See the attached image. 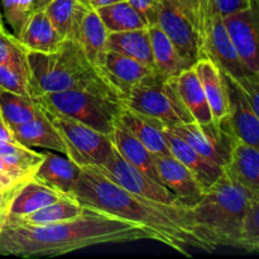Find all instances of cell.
Segmentation results:
<instances>
[{"label":"cell","mask_w":259,"mask_h":259,"mask_svg":"<svg viewBox=\"0 0 259 259\" xmlns=\"http://www.w3.org/2000/svg\"><path fill=\"white\" fill-rule=\"evenodd\" d=\"M83 206L138 223L156 233L162 244L189 257L187 248L212 252L217 249L195 223L191 207L168 205L126 191L91 167L82 174L71 191Z\"/></svg>","instance_id":"cell-1"},{"label":"cell","mask_w":259,"mask_h":259,"mask_svg":"<svg viewBox=\"0 0 259 259\" xmlns=\"http://www.w3.org/2000/svg\"><path fill=\"white\" fill-rule=\"evenodd\" d=\"M144 239L161 243L158 234L138 223L85 206L82 214L66 222L39 227L4 225L0 232V254L52 258L94 245Z\"/></svg>","instance_id":"cell-2"},{"label":"cell","mask_w":259,"mask_h":259,"mask_svg":"<svg viewBox=\"0 0 259 259\" xmlns=\"http://www.w3.org/2000/svg\"><path fill=\"white\" fill-rule=\"evenodd\" d=\"M27 63L32 99L48 93L86 90L121 101L116 91L91 65L77 40L63 39L60 47L50 53L27 52Z\"/></svg>","instance_id":"cell-3"},{"label":"cell","mask_w":259,"mask_h":259,"mask_svg":"<svg viewBox=\"0 0 259 259\" xmlns=\"http://www.w3.org/2000/svg\"><path fill=\"white\" fill-rule=\"evenodd\" d=\"M254 197L227 172L191 207L197 227L215 247L239 248L245 215Z\"/></svg>","instance_id":"cell-4"},{"label":"cell","mask_w":259,"mask_h":259,"mask_svg":"<svg viewBox=\"0 0 259 259\" xmlns=\"http://www.w3.org/2000/svg\"><path fill=\"white\" fill-rule=\"evenodd\" d=\"M45 113L63 115L110 137L123 103L118 99L86 90L48 93L33 99Z\"/></svg>","instance_id":"cell-5"},{"label":"cell","mask_w":259,"mask_h":259,"mask_svg":"<svg viewBox=\"0 0 259 259\" xmlns=\"http://www.w3.org/2000/svg\"><path fill=\"white\" fill-rule=\"evenodd\" d=\"M123 104L166 126L195 121L177 93L174 77L164 78L157 71L139 82Z\"/></svg>","instance_id":"cell-6"},{"label":"cell","mask_w":259,"mask_h":259,"mask_svg":"<svg viewBox=\"0 0 259 259\" xmlns=\"http://www.w3.org/2000/svg\"><path fill=\"white\" fill-rule=\"evenodd\" d=\"M46 115L62 136L67 147V157L73 162L81 167L105 163L114 148L110 137L67 116L47 113Z\"/></svg>","instance_id":"cell-7"},{"label":"cell","mask_w":259,"mask_h":259,"mask_svg":"<svg viewBox=\"0 0 259 259\" xmlns=\"http://www.w3.org/2000/svg\"><path fill=\"white\" fill-rule=\"evenodd\" d=\"M167 128L184 138L205 158L210 159L212 163L223 167L224 169L229 164L233 149L238 142L228 116L220 121H191L186 124H176Z\"/></svg>","instance_id":"cell-8"},{"label":"cell","mask_w":259,"mask_h":259,"mask_svg":"<svg viewBox=\"0 0 259 259\" xmlns=\"http://www.w3.org/2000/svg\"><path fill=\"white\" fill-rule=\"evenodd\" d=\"M98 171L111 182L123 187L126 191L146 199L168 205H182L180 200L161 182L151 179L146 174L129 163L115 148L101 166H89Z\"/></svg>","instance_id":"cell-9"},{"label":"cell","mask_w":259,"mask_h":259,"mask_svg":"<svg viewBox=\"0 0 259 259\" xmlns=\"http://www.w3.org/2000/svg\"><path fill=\"white\" fill-rule=\"evenodd\" d=\"M204 57L214 61L223 73L232 77L237 83H242L253 75L240 58L223 17L215 14L207 24L204 34Z\"/></svg>","instance_id":"cell-10"},{"label":"cell","mask_w":259,"mask_h":259,"mask_svg":"<svg viewBox=\"0 0 259 259\" xmlns=\"http://www.w3.org/2000/svg\"><path fill=\"white\" fill-rule=\"evenodd\" d=\"M157 24L168 35L187 67L194 66L200 58H204L202 40L196 27L166 0H161Z\"/></svg>","instance_id":"cell-11"},{"label":"cell","mask_w":259,"mask_h":259,"mask_svg":"<svg viewBox=\"0 0 259 259\" xmlns=\"http://www.w3.org/2000/svg\"><path fill=\"white\" fill-rule=\"evenodd\" d=\"M240 58L252 73L259 72V0L247 9L223 18Z\"/></svg>","instance_id":"cell-12"},{"label":"cell","mask_w":259,"mask_h":259,"mask_svg":"<svg viewBox=\"0 0 259 259\" xmlns=\"http://www.w3.org/2000/svg\"><path fill=\"white\" fill-rule=\"evenodd\" d=\"M159 181L180 200L182 205L192 207L200 201L204 187L192 171L174 156H154Z\"/></svg>","instance_id":"cell-13"},{"label":"cell","mask_w":259,"mask_h":259,"mask_svg":"<svg viewBox=\"0 0 259 259\" xmlns=\"http://www.w3.org/2000/svg\"><path fill=\"white\" fill-rule=\"evenodd\" d=\"M229 101L230 126L238 141L259 149V118L237 82L223 73Z\"/></svg>","instance_id":"cell-14"},{"label":"cell","mask_w":259,"mask_h":259,"mask_svg":"<svg viewBox=\"0 0 259 259\" xmlns=\"http://www.w3.org/2000/svg\"><path fill=\"white\" fill-rule=\"evenodd\" d=\"M154 71V68L143 65L128 56L108 51L100 75L116 91L123 103L129 93Z\"/></svg>","instance_id":"cell-15"},{"label":"cell","mask_w":259,"mask_h":259,"mask_svg":"<svg viewBox=\"0 0 259 259\" xmlns=\"http://www.w3.org/2000/svg\"><path fill=\"white\" fill-rule=\"evenodd\" d=\"M162 133H163L166 143L168 146L171 156L179 159L181 163H184L187 168L192 171V174L196 176L204 190L209 189L211 185H214L225 169L218 164L212 163L210 159L205 158L202 154H200L194 147L190 143H187L184 138L177 136L172 131H169L167 126L162 125Z\"/></svg>","instance_id":"cell-16"},{"label":"cell","mask_w":259,"mask_h":259,"mask_svg":"<svg viewBox=\"0 0 259 259\" xmlns=\"http://www.w3.org/2000/svg\"><path fill=\"white\" fill-rule=\"evenodd\" d=\"M42 154L43 161L33 180L62 194H71L82 174V167L60 152L45 149Z\"/></svg>","instance_id":"cell-17"},{"label":"cell","mask_w":259,"mask_h":259,"mask_svg":"<svg viewBox=\"0 0 259 259\" xmlns=\"http://www.w3.org/2000/svg\"><path fill=\"white\" fill-rule=\"evenodd\" d=\"M15 38L27 52L40 53L53 52L63 40L60 33L53 27L45 8L34 10L30 14Z\"/></svg>","instance_id":"cell-18"},{"label":"cell","mask_w":259,"mask_h":259,"mask_svg":"<svg viewBox=\"0 0 259 259\" xmlns=\"http://www.w3.org/2000/svg\"><path fill=\"white\" fill-rule=\"evenodd\" d=\"M12 131L17 142L23 146L29 148L51 149L67 156V147L62 136L43 110L34 119L15 126Z\"/></svg>","instance_id":"cell-19"},{"label":"cell","mask_w":259,"mask_h":259,"mask_svg":"<svg viewBox=\"0 0 259 259\" xmlns=\"http://www.w3.org/2000/svg\"><path fill=\"white\" fill-rule=\"evenodd\" d=\"M85 206L73 195L65 194L57 201L47 205L39 210L22 215V217H7L4 225L12 227H39V225L55 224L66 222L81 215Z\"/></svg>","instance_id":"cell-20"},{"label":"cell","mask_w":259,"mask_h":259,"mask_svg":"<svg viewBox=\"0 0 259 259\" xmlns=\"http://www.w3.org/2000/svg\"><path fill=\"white\" fill-rule=\"evenodd\" d=\"M200 81L204 88L205 95L209 101L214 121H220L229 115L227 85L224 76L217 63L209 57L200 58L194 65Z\"/></svg>","instance_id":"cell-21"},{"label":"cell","mask_w":259,"mask_h":259,"mask_svg":"<svg viewBox=\"0 0 259 259\" xmlns=\"http://www.w3.org/2000/svg\"><path fill=\"white\" fill-rule=\"evenodd\" d=\"M119 121L125 125L152 154L154 156H169L171 154L163 133H162L163 124L161 121L142 115V114L132 110L124 104L123 109L119 114Z\"/></svg>","instance_id":"cell-22"},{"label":"cell","mask_w":259,"mask_h":259,"mask_svg":"<svg viewBox=\"0 0 259 259\" xmlns=\"http://www.w3.org/2000/svg\"><path fill=\"white\" fill-rule=\"evenodd\" d=\"M225 172L255 200L259 199V149L238 141Z\"/></svg>","instance_id":"cell-23"},{"label":"cell","mask_w":259,"mask_h":259,"mask_svg":"<svg viewBox=\"0 0 259 259\" xmlns=\"http://www.w3.org/2000/svg\"><path fill=\"white\" fill-rule=\"evenodd\" d=\"M110 139L113 142L114 148L120 153L123 158H125L134 167L141 169L147 176L161 182L156 163H154V154H152L143 146V143L137 139L133 133L119 121V118L114 126V132L110 136Z\"/></svg>","instance_id":"cell-24"},{"label":"cell","mask_w":259,"mask_h":259,"mask_svg":"<svg viewBox=\"0 0 259 259\" xmlns=\"http://www.w3.org/2000/svg\"><path fill=\"white\" fill-rule=\"evenodd\" d=\"M174 81L182 103L195 121L209 123L214 120L209 101L194 66L185 68L179 76L174 77Z\"/></svg>","instance_id":"cell-25"},{"label":"cell","mask_w":259,"mask_h":259,"mask_svg":"<svg viewBox=\"0 0 259 259\" xmlns=\"http://www.w3.org/2000/svg\"><path fill=\"white\" fill-rule=\"evenodd\" d=\"M109 30L104 25L100 15L96 10H89L81 23L77 42L82 47L86 57L91 65L100 73L108 53Z\"/></svg>","instance_id":"cell-26"},{"label":"cell","mask_w":259,"mask_h":259,"mask_svg":"<svg viewBox=\"0 0 259 259\" xmlns=\"http://www.w3.org/2000/svg\"><path fill=\"white\" fill-rule=\"evenodd\" d=\"M108 50L121 53L143 65L154 68L153 52L148 27L141 29L111 32L108 37Z\"/></svg>","instance_id":"cell-27"},{"label":"cell","mask_w":259,"mask_h":259,"mask_svg":"<svg viewBox=\"0 0 259 259\" xmlns=\"http://www.w3.org/2000/svg\"><path fill=\"white\" fill-rule=\"evenodd\" d=\"M53 27L63 39H77L88 8L78 0H51L45 7Z\"/></svg>","instance_id":"cell-28"},{"label":"cell","mask_w":259,"mask_h":259,"mask_svg":"<svg viewBox=\"0 0 259 259\" xmlns=\"http://www.w3.org/2000/svg\"><path fill=\"white\" fill-rule=\"evenodd\" d=\"M148 30L151 35L154 70L164 78L179 76L187 66L180 57L174 43L158 24L148 25Z\"/></svg>","instance_id":"cell-29"},{"label":"cell","mask_w":259,"mask_h":259,"mask_svg":"<svg viewBox=\"0 0 259 259\" xmlns=\"http://www.w3.org/2000/svg\"><path fill=\"white\" fill-rule=\"evenodd\" d=\"M62 192L43 185L35 180H29L23 185L10 205L8 217H22L39 210L62 197Z\"/></svg>","instance_id":"cell-30"},{"label":"cell","mask_w":259,"mask_h":259,"mask_svg":"<svg viewBox=\"0 0 259 259\" xmlns=\"http://www.w3.org/2000/svg\"><path fill=\"white\" fill-rule=\"evenodd\" d=\"M0 156L12 171L13 176L20 181L33 180L35 171L43 161L42 152L33 151L29 147L17 143L0 142Z\"/></svg>","instance_id":"cell-31"},{"label":"cell","mask_w":259,"mask_h":259,"mask_svg":"<svg viewBox=\"0 0 259 259\" xmlns=\"http://www.w3.org/2000/svg\"><path fill=\"white\" fill-rule=\"evenodd\" d=\"M96 12L100 15L109 33L141 29L149 25L144 15L128 0H121L106 7H101Z\"/></svg>","instance_id":"cell-32"},{"label":"cell","mask_w":259,"mask_h":259,"mask_svg":"<svg viewBox=\"0 0 259 259\" xmlns=\"http://www.w3.org/2000/svg\"><path fill=\"white\" fill-rule=\"evenodd\" d=\"M42 109L30 96L0 89V115L10 129L34 119Z\"/></svg>","instance_id":"cell-33"},{"label":"cell","mask_w":259,"mask_h":259,"mask_svg":"<svg viewBox=\"0 0 259 259\" xmlns=\"http://www.w3.org/2000/svg\"><path fill=\"white\" fill-rule=\"evenodd\" d=\"M166 2L174 5L187 19L191 20L204 42V34L207 24L217 14L212 8L211 0H166Z\"/></svg>","instance_id":"cell-34"},{"label":"cell","mask_w":259,"mask_h":259,"mask_svg":"<svg viewBox=\"0 0 259 259\" xmlns=\"http://www.w3.org/2000/svg\"><path fill=\"white\" fill-rule=\"evenodd\" d=\"M0 8L3 19L17 37L30 14L37 10V0H0Z\"/></svg>","instance_id":"cell-35"},{"label":"cell","mask_w":259,"mask_h":259,"mask_svg":"<svg viewBox=\"0 0 259 259\" xmlns=\"http://www.w3.org/2000/svg\"><path fill=\"white\" fill-rule=\"evenodd\" d=\"M28 80H29L28 63H22V65L0 63V89L2 90L30 96Z\"/></svg>","instance_id":"cell-36"},{"label":"cell","mask_w":259,"mask_h":259,"mask_svg":"<svg viewBox=\"0 0 259 259\" xmlns=\"http://www.w3.org/2000/svg\"><path fill=\"white\" fill-rule=\"evenodd\" d=\"M239 249L259 253V199L252 202L245 215L239 239Z\"/></svg>","instance_id":"cell-37"},{"label":"cell","mask_w":259,"mask_h":259,"mask_svg":"<svg viewBox=\"0 0 259 259\" xmlns=\"http://www.w3.org/2000/svg\"><path fill=\"white\" fill-rule=\"evenodd\" d=\"M0 63H27V51L8 32H0Z\"/></svg>","instance_id":"cell-38"},{"label":"cell","mask_w":259,"mask_h":259,"mask_svg":"<svg viewBox=\"0 0 259 259\" xmlns=\"http://www.w3.org/2000/svg\"><path fill=\"white\" fill-rule=\"evenodd\" d=\"M128 2L144 15L149 25L158 23L161 0H128Z\"/></svg>","instance_id":"cell-39"},{"label":"cell","mask_w":259,"mask_h":259,"mask_svg":"<svg viewBox=\"0 0 259 259\" xmlns=\"http://www.w3.org/2000/svg\"><path fill=\"white\" fill-rule=\"evenodd\" d=\"M259 118V72L250 75L244 82L238 83Z\"/></svg>","instance_id":"cell-40"},{"label":"cell","mask_w":259,"mask_h":259,"mask_svg":"<svg viewBox=\"0 0 259 259\" xmlns=\"http://www.w3.org/2000/svg\"><path fill=\"white\" fill-rule=\"evenodd\" d=\"M211 3L214 12L223 18L242 12L250 5V0H211Z\"/></svg>","instance_id":"cell-41"},{"label":"cell","mask_w":259,"mask_h":259,"mask_svg":"<svg viewBox=\"0 0 259 259\" xmlns=\"http://www.w3.org/2000/svg\"><path fill=\"white\" fill-rule=\"evenodd\" d=\"M25 182L27 181L15 182V184L0 189V215H7L8 217L13 200L15 199L17 194L19 192V190L22 189Z\"/></svg>","instance_id":"cell-42"},{"label":"cell","mask_w":259,"mask_h":259,"mask_svg":"<svg viewBox=\"0 0 259 259\" xmlns=\"http://www.w3.org/2000/svg\"><path fill=\"white\" fill-rule=\"evenodd\" d=\"M20 180H17L13 176L12 171L9 169V167L7 166V163L4 162V159L0 156V182L5 185V186H9V185L15 184V182H19ZM29 181V180H28Z\"/></svg>","instance_id":"cell-43"},{"label":"cell","mask_w":259,"mask_h":259,"mask_svg":"<svg viewBox=\"0 0 259 259\" xmlns=\"http://www.w3.org/2000/svg\"><path fill=\"white\" fill-rule=\"evenodd\" d=\"M0 142H8V143H17L14 133L4 121V119L0 116Z\"/></svg>","instance_id":"cell-44"},{"label":"cell","mask_w":259,"mask_h":259,"mask_svg":"<svg viewBox=\"0 0 259 259\" xmlns=\"http://www.w3.org/2000/svg\"><path fill=\"white\" fill-rule=\"evenodd\" d=\"M78 2L82 3L89 10H98L99 8L106 7V5H110L116 2H121V0H78Z\"/></svg>","instance_id":"cell-45"},{"label":"cell","mask_w":259,"mask_h":259,"mask_svg":"<svg viewBox=\"0 0 259 259\" xmlns=\"http://www.w3.org/2000/svg\"><path fill=\"white\" fill-rule=\"evenodd\" d=\"M51 0H37V9H42L50 3Z\"/></svg>","instance_id":"cell-46"},{"label":"cell","mask_w":259,"mask_h":259,"mask_svg":"<svg viewBox=\"0 0 259 259\" xmlns=\"http://www.w3.org/2000/svg\"><path fill=\"white\" fill-rule=\"evenodd\" d=\"M0 32H8V30L5 29L4 24H2V23H0Z\"/></svg>","instance_id":"cell-47"},{"label":"cell","mask_w":259,"mask_h":259,"mask_svg":"<svg viewBox=\"0 0 259 259\" xmlns=\"http://www.w3.org/2000/svg\"><path fill=\"white\" fill-rule=\"evenodd\" d=\"M0 23L4 24V19H3V14H2V8H0Z\"/></svg>","instance_id":"cell-48"},{"label":"cell","mask_w":259,"mask_h":259,"mask_svg":"<svg viewBox=\"0 0 259 259\" xmlns=\"http://www.w3.org/2000/svg\"><path fill=\"white\" fill-rule=\"evenodd\" d=\"M3 187H5V185L3 182H0V189H3Z\"/></svg>","instance_id":"cell-49"},{"label":"cell","mask_w":259,"mask_h":259,"mask_svg":"<svg viewBox=\"0 0 259 259\" xmlns=\"http://www.w3.org/2000/svg\"><path fill=\"white\" fill-rule=\"evenodd\" d=\"M0 116H2V115H0Z\"/></svg>","instance_id":"cell-50"}]
</instances>
